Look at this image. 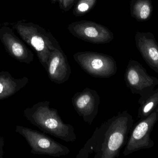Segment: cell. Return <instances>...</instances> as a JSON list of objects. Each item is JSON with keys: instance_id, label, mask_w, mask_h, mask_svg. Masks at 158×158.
<instances>
[{"instance_id": "obj_21", "label": "cell", "mask_w": 158, "mask_h": 158, "mask_svg": "<svg viewBox=\"0 0 158 158\" xmlns=\"http://www.w3.org/2000/svg\"></svg>"}, {"instance_id": "obj_17", "label": "cell", "mask_w": 158, "mask_h": 158, "mask_svg": "<svg viewBox=\"0 0 158 158\" xmlns=\"http://www.w3.org/2000/svg\"><path fill=\"white\" fill-rule=\"evenodd\" d=\"M76 0H63L62 9L64 12H67L72 7Z\"/></svg>"}, {"instance_id": "obj_1", "label": "cell", "mask_w": 158, "mask_h": 158, "mask_svg": "<svg viewBox=\"0 0 158 158\" xmlns=\"http://www.w3.org/2000/svg\"><path fill=\"white\" fill-rule=\"evenodd\" d=\"M133 124V117L127 110L119 112L96 128L76 158H118Z\"/></svg>"}, {"instance_id": "obj_8", "label": "cell", "mask_w": 158, "mask_h": 158, "mask_svg": "<svg viewBox=\"0 0 158 158\" xmlns=\"http://www.w3.org/2000/svg\"><path fill=\"white\" fill-rule=\"evenodd\" d=\"M68 29L76 38L92 43H108L114 39V34L107 28L89 20L72 22Z\"/></svg>"}, {"instance_id": "obj_18", "label": "cell", "mask_w": 158, "mask_h": 158, "mask_svg": "<svg viewBox=\"0 0 158 158\" xmlns=\"http://www.w3.org/2000/svg\"><path fill=\"white\" fill-rule=\"evenodd\" d=\"M4 146V139L3 137L0 136V158H3Z\"/></svg>"}, {"instance_id": "obj_13", "label": "cell", "mask_w": 158, "mask_h": 158, "mask_svg": "<svg viewBox=\"0 0 158 158\" xmlns=\"http://www.w3.org/2000/svg\"><path fill=\"white\" fill-rule=\"evenodd\" d=\"M29 82L27 77L15 79L8 71L0 72V101L7 99L23 89Z\"/></svg>"}, {"instance_id": "obj_7", "label": "cell", "mask_w": 158, "mask_h": 158, "mask_svg": "<svg viewBox=\"0 0 158 158\" xmlns=\"http://www.w3.org/2000/svg\"><path fill=\"white\" fill-rule=\"evenodd\" d=\"M124 79L127 88L131 90L132 93L140 96L139 104L158 85V79L149 75L139 62L132 59L128 63Z\"/></svg>"}, {"instance_id": "obj_6", "label": "cell", "mask_w": 158, "mask_h": 158, "mask_svg": "<svg viewBox=\"0 0 158 158\" xmlns=\"http://www.w3.org/2000/svg\"><path fill=\"white\" fill-rule=\"evenodd\" d=\"M158 121V106L150 115L140 119L133 124L123 152L124 156L154 146L155 143L151 138V133Z\"/></svg>"}, {"instance_id": "obj_16", "label": "cell", "mask_w": 158, "mask_h": 158, "mask_svg": "<svg viewBox=\"0 0 158 158\" xmlns=\"http://www.w3.org/2000/svg\"><path fill=\"white\" fill-rule=\"evenodd\" d=\"M97 0H79L73 9L76 16H80L90 12L96 4Z\"/></svg>"}, {"instance_id": "obj_9", "label": "cell", "mask_w": 158, "mask_h": 158, "mask_svg": "<svg viewBox=\"0 0 158 158\" xmlns=\"http://www.w3.org/2000/svg\"><path fill=\"white\" fill-rule=\"evenodd\" d=\"M0 41L6 52L19 62L29 64L33 61L34 54L32 52L16 35L14 30L5 23L0 28Z\"/></svg>"}, {"instance_id": "obj_12", "label": "cell", "mask_w": 158, "mask_h": 158, "mask_svg": "<svg viewBox=\"0 0 158 158\" xmlns=\"http://www.w3.org/2000/svg\"><path fill=\"white\" fill-rule=\"evenodd\" d=\"M135 41L136 47L146 63L158 74V43L154 34L137 32Z\"/></svg>"}, {"instance_id": "obj_20", "label": "cell", "mask_w": 158, "mask_h": 158, "mask_svg": "<svg viewBox=\"0 0 158 158\" xmlns=\"http://www.w3.org/2000/svg\"><path fill=\"white\" fill-rule=\"evenodd\" d=\"M57 1V0H51V1H52V2L53 3H55Z\"/></svg>"}, {"instance_id": "obj_19", "label": "cell", "mask_w": 158, "mask_h": 158, "mask_svg": "<svg viewBox=\"0 0 158 158\" xmlns=\"http://www.w3.org/2000/svg\"><path fill=\"white\" fill-rule=\"evenodd\" d=\"M58 2H59V6H60V8L62 9V7H63V0H57Z\"/></svg>"}, {"instance_id": "obj_14", "label": "cell", "mask_w": 158, "mask_h": 158, "mask_svg": "<svg viewBox=\"0 0 158 158\" xmlns=\"http://www.w3.org/2000/svg\"><path fill=\"white\" fill-rule=\"evenodd\" d=\"M130 9L131 16L137 21H147L153 14L152 0H131Z\"/></svg>"}, {"instance_id": "obj_11", "label": "cell", "mask_w": 158, "mask_h": 158, "mask_svg": "<svg viewBox=\"0 0 158 158\" xmlns=\"http://www.w3.org/2000/svg\"><path fill=\"white\" fill-rule=\"evenodd\" d=\"M45 70L50 80L56 84H62L69 79L71 67L62 48H57L52 52Z\"/></svg>"}, {"instance_id": "obj_4", "label": "cell", "mask_w": 158, "mask_h": 158, "mask_svg": "<svg viewBox=\"0 0 158 158\" xmlns=\"http://www.w3.org/2000/svg\"><path fill=\"white\" fill-rule=\"evenodd\" d=\"M73 58L85 72L94 78H110L115 75L118 70L114 58L106 54L79 52L75 53Z\"/></svg>"}, {"instance_id": "obj_2", "label": "cell", "mask_w": 158, "mask_h": 158, "mask_svg": "<svg viewBox=\"0 0 158 158\" xmlns=\"http://www.w3.org/2000/svg\"><path fill=\"white\" fill-rule=\"evenodd\" d=\"M25 118L44 133L48 134L64 142L77 141L75 129L64 123L57 109L50 107L48 101L38 102L24 110Z\"/></svg>"}, {"instance_id": "obj_10", "label": "cell", "mask_w": 158, "mask_h": 158, "mask_svg": "<svg viewBox=\"0 0 158 158\" xmlns=\"http://www.w3.org/2000/svg\"><path fill=\"white\" fill-rule=\"evenodd\" d=\"M72 104L78 115L84 121L92 125L98 113L100 97L95 90L85 88L72 97Z\"/></svg>"}, {"instance_id": "obj_15", "label": "cell", "mask_w": 158, "mask_h": 158, "mask_svg": "<svg viewBox=\"0 0 158 158\" xmlns=\"http://www.w3.org/2000/svg\"><path fill=\"white\" fill-rule=\"evenodd\" d=\"M139 105L138 118H143L150 115L158 106V88L152 91Z\"/></svg>"}, {"instance_id": "obj_3", "label": "cell", "mask_w": 158, "mask_h": 158, "mask_svg": "<svg viewBox=\"0 0 158 158\" xmlns=\"http://www.w3.org/2000/svg\"><path fill=\"white\" fill-rule=\"evenodd\" d=\"M11 25L23 41L34 50L40 63L45 69L52 52L61 48L56 39L50 32L32 22L19 20Z\"/></svg>"}, {"instance_id": "obj_5", "label": "cell", "mask_w": 158, "mask_h": 158, "mask_svg": "<svg viewBox=\"0 0 158 158\" xmlns=\"http://www.w3.org/2000/svg\"><path fill=\"white\" fill-rule=\"evenodd\" d=\"M15 131L25 138L31 148V152L33 155L60 157L70 153L68 147L38 131L17 125Z\"/></svg>"}]
</instances>
